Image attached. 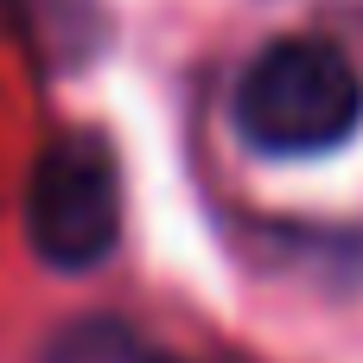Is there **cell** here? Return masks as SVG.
Returning a JSON list of instances; mask_svg holds the SVG:
<instances>
[{
    "mask_svg": "<svg viewBox=\"0 0 363 363\" xmlns=\"http://www.w3.org/2000/svg\"><path fill=\"white\" fill-rule=\"evenodd\" d=\"M363 77L332 38H274L236 83V128L255 153L313 160L357 134Z\"/></svg>",
    "mask_w": 363,
    "mask_h": 363,
    "instance_id": "1",
    "label": "cell"
},
{
    "mask_svg": "<svg viewBox=\"0 0 363 363\" xmlns=\"http://www.w3.org/2000/svg\"><path fill=\"white\" fill-rule=\"evenodd\" d=\"M26 230L32 249L64 274L108 262V249L121 242V179L102 134H57L38 153L26 191Z\"/></svg>",
    "mask_w": 363,
    "mask_h": 363,
    "instance_id": "2",
    "label": "cell"
},
{
    "mask_svg": "<svg viewBox=\"0 0 363 363\" xmlns=\"http://www.w3.org/2000/svg\"><path fill=\"white\" fill-rule=\"evenodd\" d=\"M134 363H179V357H134Z\"/></svg>",
    "mask_w": 363,
    "mask_h": 363,
    "instance_id": "3",
    "label": "cell"
}]
</instances>
